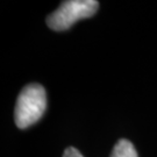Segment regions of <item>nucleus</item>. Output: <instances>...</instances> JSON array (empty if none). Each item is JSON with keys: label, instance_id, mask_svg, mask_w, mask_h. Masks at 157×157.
<instances>
[{"label": "nucleus", "instance_id": "f257e3e1", "mask_svg": "<svg viewBox=\"0 0 157 157\" xmlns=\"http://www.w3.org/2000/svg\"><path fill=\"white\" fill-rule=\"evenodd\" d=\"M47 108V94L45 90L40 84H29L25 86L17 97L14 120L20 129L28 128L36 124Z\"/></svg>", "mask_w": 157, "mask_h": 157}, {"label": "nucleus", "instance_id": "f03ea898", "mask_svg": "<svg viewBox=\"0 0 157 157\" xmlns=\"http://www.w3.org/2000/svg\"><path fill=\"white\" fill-rule=\"evenodd\" d=\"M99 2L95 0H67L63 1L55 12L47 17L48 27L55 32H63L75 23L93 17L98 11Z\"/></svg>", "mask_w": 157, "mask_h": 157}, {"label": "nucleus", "instance_id": "7ed1b4c3", "mask_svg": "<svg viewBox=\"0 0 157 157\" xmlns=\"http://www.w3.org/2000/svg\"><path fill=\"white\" fill-rule=\"evenodd\" d=\"M111 157H137V151L130 141L121 139L113 148Z\"/></svg>", "mask_w": 157, "mask_h": 157}, {"label": "nucleus", "instance_id": "20e7f679", "mask_svg": "<svg viewBox=\"0 0 157 157\" xmlns=\"http://www.w3.org/2000/svg\"><path fill=\"white\" fill-rule=\"evenodd\" d=\"M63 157H84L82 155V152L78 149L73 148V147H69L65 149V151L63 154Z\"/></svg>", "mask_w": 157, "mask_h": 157}]
</instances>
